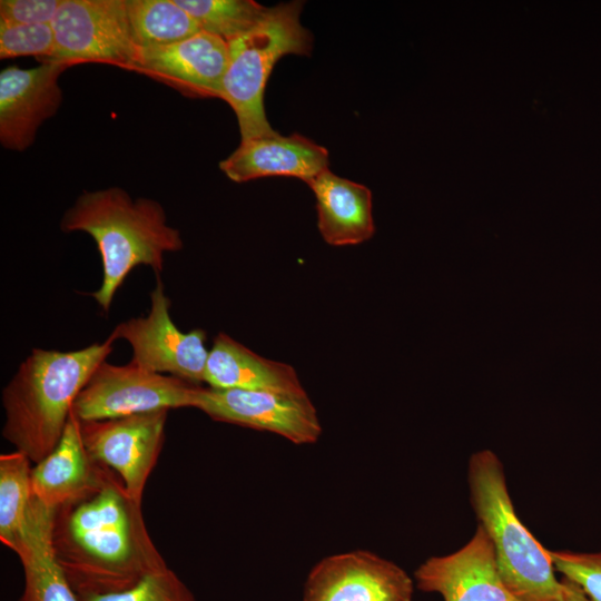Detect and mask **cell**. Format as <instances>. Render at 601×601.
<instances>
[{"label":"cell","mask_w":601,"mask_h":601,"mask_svg":"<svg viewBox=\"0 0 601 601\" xmlns=\"http://www.w3.org/2000/svg\"><path fill=\"white\" fill-rule=\"evenodd\" d=\"M101 473L102 465L87 453L80 421L71 410L58 444L31 470L32 495L57 510L92 491Z\"/></svg>","instance_id":"2e32d148"},{"label":"cell","mask_w":601,"mask_h":601,"mask_svg":"<svg viewBox=\"0 0 601 601\" xmlns=\"http://www.w3.org/2000/svg\"><path fill=\"white\" fill-rule=\"evenodd\" d=\"M55 35L51 23L10 24L0 22V58L36 56L41 61L51 57Z\"/></svg>","instance_id":"cb8c5ba5"},{"label":"cell","mask_w":601,"mask_h":601,"mask_svg":"<svg viewBox=\"0 0 601 601\" xmlns=\"http://www.w3.org/2000/svg\"><path fill=\"white\" fill-rule=\"evenodd\" d=\"M71 66L42 61L35 68L9 66L0 72V141L11 150L30 147L42 122L62 100L60 75Z\"/></svg>","instance_id":"4fadbf2b"},{"label":"cell","mask_w":601,"mask_h":601,"mask_svg":"<svg viewBox=\"0 0 601 601\" xmlns=\"http://www.w3.org/2000/svg\"><path fill=\"white\" fill-rule=\"evenodd\" d=\"M467 483L472 509L508 589L520 601H569L573 583L556 578L550 550L518 518L497 455L490 450L472 454Z\"/></svg>","instance_id":"277c9868"},{"label":"cell","mask_w":601,"mask_h":601,"mask_svg":"<svg viewBox=\"0 0 601 601\" xmlns=\"http://www.w3.org/2000/svg\"><path fill=\"white\" fill-rule=\"evenodd\" d=\"M228 61V42L200 30L175 43L139 49L132 71L189 97L220 98Z\"/></svg>","instance_id":"7c38bea8"},{"label":"cell","mask_w":601,"mask_h":601,"mask_svg":"<svg viewBox=\"0 0 601 601\" xmlns=\"http://www.w3.org/2000/svg\"><path fill=\"white\" fill-rule=\"evenodd\" d=\"M150 299L147 316L118 324L110 336L130 344L132 363L200 385L209 353L205 346V331L196 328L185 333L175 325L169 314L170 300L158 275Z\"/></svg>","instance_id":"ba28073f"},{"label":"cell","mask_w":601,"mask_h":601,"mask_svg":"<svg viewBox=\"0 0 601 601\" xmlns=\"http://www.w3.org/2000/svg\"><path fill=\"white\" fill-rule=\"evenodd\" d=\"M56 511L32 496L13 550L20 559L24 575V588L19 601H81L56 554Z\"/></svg>","instance_id":"e0dca14e"},{"label":"cell","mask_w":601,"mask_h":601,"mask_svg":"<svg viewBox=\"0 0 601 601\" xmlns=\"http://www.w3.org/2000/svg\"><path fill=\"white\" fill-rule=\"evenodd\" d=\"M569 601H589L582 590L573 583V591Z\"/></svg>","instance_id":"4316f807"},{"label":"cell","mask_w":601,"mask_h":601,"mask_svg":"<svg viewBox=\"0 0 601 601\" xmlns=\"http://www.w3.org/2000/svg\"><path fill=\"white\" fill-rule=\"evenodd\" d=\"M201 386L148 371L131 361L102 362L76 397L79 421H101L160 410L197 407Z\"/></svg>","instance_id":"8992f818"},{"label":"cell","mask_w":601,"mask_h":601,"mask_svg":"<svg viewBox=\"0 0 601 601\" xmlns=\"http://www.w3.org/2000/svg\"><path fill=\"white\" fill-rule=\"evenodd\" d=\"M413 580L368 551L327 556L308 574L303 601H412Z\"/></svg>","instance_id":"8fae6325"},{"label":"cell","mask_w":601,"mask_h":601,"mask_svg":"<svg viewBox=\"0 0 601 601\" xmlns=\"http://www.w3.org/2000/svg\"><path fill=\"white\" fill-rule=\"evenodd\" d=\"M307 185L315 195L317 226L327 244L357 245L373 236L372 193L366 186L342 178L328 168Z\"/></svg>","instance_id":"d6986e66"},{"label":"cell","mask_w":601,"mask_h":601,"mask_svg":"<svg viewBox=\"0 0 601 601\" xmlns=\"http://www.w3.org/2000/svg\"><path fill=\"white\" fill-rule=\"evenodd\" d=\"M62 0H1L0 22L10 24L51 23Z\"/></svg>","instance_id":"484cf974"},{"label":"cell","mask_w":601,"mask_h":601,"mask_svg":"<svg viewBox=\"0 0 601 601\" xmlns=\"http://www.w3.org/2000/svg\"><path fill=\"white\" fill-rule=\"evenodd\" d=\"M417 588L444 601H520L502 580L492 542L479 524L460 550L424 561L414 573Z\"/></svg>","instance_id":"5bb4252c"},{"label":"cell","mask_w":601,"mask_h":601,"mask_svg":"<svg viewBox=\"0 0 601 601\" xmlns=\"http://www.w3.org/2000/svg\"><path fill=\"white\" fill-rule=\"evenodd\" d=\"M109 335L77 351L35 348L2 391L3 437L32 463L58 444L73 402L114 349Z\"/></svg>","instance_id":"7a4b0ae2"},{"label":"cell","mask_w":601,"mask_h":601,"mask_svg":"<svg viewBox=\"0 0 601 601\" xmlns=\"http://www.w3.org/2000/svg\"><path fill=\"white\" fill-rule=\"evenodd\" d=\"M167 414L168 410H160L80 421L82 442L90 459L114 471L128 496L138 504L164 443Z\"/></svg>","instance_id":"9c48e42d"},{"label":"cell","mask_w":601,"mask_h":601,"mask_svg":"<svg viewBox=\"0 0 601 601\" xmlns=\"http://www.w3.org/2000/svg\"><path fill=\"white\" fill-rule=\"evenodd\" d=\"M60 227L66 233H87L96 242L102 282L91 295L105 312L135 267L149 266L158 275L165 254L184 246L179 230L167 223L157 200L132 199L119 187L82 193L65 213Z\"/></svg>","instance_id":"3957f363"},{"label":"cell","mask_w":601,"mask_h":601,"mask_svg":"<svg viewBox=\"0 0 601 601\" xmlns=\"http://www.w3.org/2000/svg\"><path fill=\"white\" fill-rule=\"evenodd\" d=\"M328 151L313 140L294 134H275L242 140L240 145L219 162L220 170L235 183L269 176H287L312 181L327 169Z\"/></svg>","instance_id":"9a60e30c"},{"label":"cell","mask_w":601,"mask_h":601,"mask_svg":"<svg viewBox=\"0 0 601 601\" xmlns=\"http://www.w3.org/2000/svg\"><path fill=\"white\" fill-rule=\"evenodd\" d=\"M51 27L55 48L43 61L134 69L139 49L131 36L126 0H62Z\"/></svg>","instance_id":"52a82bcc"},{"label":"cell","mask_w":601,"mask_h":601,"mask_svg":"<svg viewBox=\"0 0 601 601\" xmlns=\"http://www.w3.org/2000/svg\"><path fill=\"white\" fill-rule=\"evenodd\" d=\"M302 7L299 1L270 7L256 27L228 42L220 98L233 108L242 140L276 134L265 114V88L282 57L311 53L313 38L300 23Z\"/></svg>","instance_id":"5b68a950"},{"label":"cell","mask_w":601,"mask_h":601,"mask_svg":"<svg viewBox=\"0 0 601 601\" xmlns=\"http://www.w3.org/2000/svg\"><path fill=\"white\" fill-rule=\"evenodd\" d=\"M200 30L227 42L247 33L265 17L268 8L252 0H176Z\"/></svg>","instance_id":"7402d4cb"},{"label":"cell","mask_w":601,"mask_h":601,"mask_svg":"<svg viewBox=\"0 0 601 601\" xmlns=\"http://www.w3.org/2000/svg\"><path fill=\"white\" fill-rule=\"evenodd\" d=\"M53 545L79 599L127 590L167 566L147 531L140 504L104 465L92 491L57 509Z\"/></svg>","instance_id":"6da1fadb"},{"label":"cell","mask_w":601,"mask_h":601,"mask_svg":"<svg viewBox=\"0 0 601 601\" xmlns=\"http://www.w3.org/2000/svg\"><path fill=\"white\" fill-rule=\"evenodd\" d=\"M550 555L555 571L578 585L589 601H601V551L550 550Z\"/></svg>","instance_id":"d4e9b609"},{"label":"cell","mask_w":601,"mask_h":601,"mask_svg":"<svg viewBox=\"0 0 601 601\" xmlns=\"http://www.w3.org/2000/svg\"><path fill=\"white\" fill-rule=\"evenodd\" d=\"M131 36L138 49L181 41L199 32L176 0H126Z\"/></svg>","instance_id":"ffe728a7"},{"label":"cell","mask_w":601,"mask_h":601,"mask_svg":"<svg viewBox=\"0 0 601 601\" xmlns=\"http://www.w3.org/2000/svg\"><path fill=\"white\" fill-rule=\"evenodd\" d=\"M204 382L221 390L307 394L293 366L265 358L224 333L214 338Z\"/></svg>","instance_id":"ac0fdd59"},{"label":"cell","mask_w":601,"mask_h":601,"mask_svg":"<svg viewBox=\"0 0 601 601\" xmlns=\"http://www.w3.org/2000/svg\"><path fill=\"white\" fill-rule=\"evenodd\" d=\"M196 408L213 420L276 433L295 444L315 443L322 433L307 394L201 387Z\"/></svg>","instance_id":"30bf717a"},{"label":"cell","mask_w":601,"mask_h":601,"mask_svg":"<svg viewBox=\"0 0 601 601\" xmlns=\"http://www.w3.org/2000/svg\"><path fill=\"white\" fill-rule=\"evenodd\" d=\"M30 463L17 450L0 455V541L12 551L33 496Z\"/></svg>","instance_id":"44dd1931"},{"label":"cell","mask_w":601,"mask_h":601,"mask_svg":"<svg viewBox=\"0 0 601 601\" xmlns=\"http://www.w3.org/2000/svg\"><path fill=\"white\" fill-rule=\"evenodd\" d=\"M81 601H196L193 592L168 566L158 569L136 585L119 592L88 595Z\"/></svg>","instance_id":"603a6c76"}]
</instances>
